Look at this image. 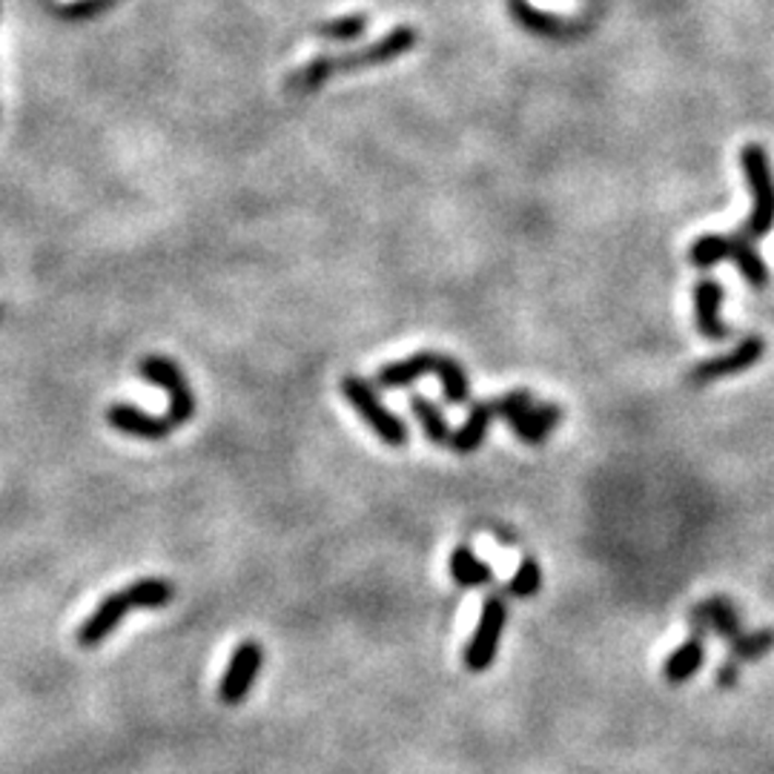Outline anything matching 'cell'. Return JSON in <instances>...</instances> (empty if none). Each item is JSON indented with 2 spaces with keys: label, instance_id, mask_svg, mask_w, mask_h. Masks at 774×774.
Masks as SVG:
<instances>
[{
  "label": "cell",
  "instance_id": "4",
  "mask_svg": "<svg viewBox=\"0 0 774 774\" xmlns=\"http://www.w3.org/2000/svg\"><path fill=\"white\" fill-rule=\"evenodd\" d=\"M505 620H508V603L502 594H491L485 597L483 611H479V622H476L474 634H471V643L465 645V668L474 671V675H483L488 668L493 666L499 652V640H502V631H505Z\"/></svg>",
  "mask_w": 774,
  "mask_h": 774
},
{
  "label": "cell",
  "instance_id": "6",
  "mask_svg": "<svg viewBox=\"0 0 774 774\" xmlns=\"http://www.w3.org/2000/svg\"><path fill=\"white\" fill-rule=\"evenodd\" d=\"M261 666H264V648H261V643H255V640L238 643L236 652L230 654V663H227V671H224L222 677V686H218L222 703H245V698L250 694V689H253L255 677L261 675Z\"/></svg>",
  "mask_w": 774,
  "mask_h": 774
},
{
  "label": "cell",
  "instance_id": "15",
  "mask_svg": "<svg viewBox=\"0 0 774 774\" xmlns=\"http://www.w3.org/2000/svg\"><path fill=\"white\" fill-rule=\"evenodd\" d=\"M560 422H562L560 405H537V402H534V405H531L528 410L511 425V428H514V433L520 437V442H525V445H543L545 439H548V433H551Z\"/></svg>",
  "mask_w": 774,
  "mask_h": 774
},
{
  "label": "cell",
  "instance_id": "16",
  "mask_svg": "<svg viewBox=\"0 0 774 774\" xmlns=\"http://www.w3.org/2000/svg\"><path fill=\"white\" fill-rule=\"evenodd\" d=\"M728 261L740 270V276L751 284V287H766L769 284V267L766 261L760 259V253L751 247L749 238L743 233L728 236Z\"/></svg>",
  "mask_w": 774,
  "mask_h": 774
},
{
  "label": "cell",
  "instance_id": "23",
  "mask_svg": "<svg viewBox=\"0 0 774 774\" xmlns=\"http://www.w3.org/2000/svg\"><path fill=\"white\" fill-rule=\"evenodd\" d=\"M539 588H543V568H539V562L534 560V557H522L520 568H516V574L508 580L505 591L516 599H528L537 597Z\"/></svg>",
  "mask_w": 774,
  "mask_h": 774
},
{
  "label": "cell",
  "instance_id": "5",
  "mask_svg": "<svg viewBox=\"0 0 774 774\" xmlns=\"http://www.w3.org/2000/svg\"><path fill=\"white\" fill-rule=\"evenodd\" d=\"M139 376L146 382L158 384L167 393V419L172 428H181L195 416V396H192L190 382H187L176 361L167 359V356H146L139 365Z\"/></svg>",
  "mask_w": 774,
  "mask_h": 774
},
{
  "label": "cell",
  "instance_id": "7",
  "mask_svg": "<svg viewBox=\"0 0 774 774\" xmlns=\"http://www.w3.org/2000/svg\"><path fill=\"white\" fill-rule=\"evenodd\" d=\"M130 611L132 603L127 591H112V594H107L104 603L81 622V629H78L75 634L78 645H81V648H98V645L121 626L123 617Z\"/></svg>",
  "mask_w": 774,
  "mask_h": 774
},
{
  "label": "cell",
  "instance_id": "17",
  "mask_svg": "<svg viewBox=\"0 0 774 774\" xmlns=\"http://www.w3.org/2000/svg\"><path fill=\"white\" fill-rule=\"evenodd\" d=\"M451 576L460 588H483L493 580V568L479 560L471 545H456L451 553Z\"/></svg>",
  "mask_w": 774,
  "mask_h": 774
},
{
  "label": "cell",
  "instance_id": "3",
  "mask_svg": "<svg viewBox=\"0 0 774 774\" xmlns=\"http://www.w3.org/2000/svg\"><path fill=\"white\" fill-rule=\"evenodd\" d=\"M342 393H345V400L353 405V410L361 416V422L368 425L376 437L382 439L384 445L391 448L407 445L410 430H407L405 419H400V416L393 414L391 407L379 400V393L373 391V384H370L368 379H361V376L356 373H347L345 379H342Z\"/></svg>",
  "mask_w": 774,
  "mask_h": 774
},
{
  "label": "cell",
  "instance_id": "8",
  "mask_svg": "<svg viewBox=\"0 0 774 774\" xmlns=\"http://www.w3.org/2000/svg\"><path fill=\"white\" fill-rule=\"evenodd\" d=\"M760 356H763V342H760L758 336L743 338L735 350L723 353V356H714V359L700 361L698 368L691 370V382L705 384V382H714V379H726V376L746 373V370L758 365Z\"/></svg>",
  "mask_w": 774,
  "mask_h": 774
},
{
  "label": "cell",
  "instance_id": "18",
  "mask_svg": "<svg viewBox=\"0 0 774 774\" xmlns=\"http://www.w3.org/2000/svg\"><path fill=\"white\" fill-rule=\"evenodd\" d=\"M433 373L439 376L442 396H445L448 405H468L471 402V379H468V370L462 368L460 361L453 359V356H442V353H439Z\"/></svg>",
  "mask_w": 774,
  "mask_h": 774
},
{
  "label": "cell",
  "instance_id": "10",
  "mask_svg": "<svg viewBox=\"0 0 774 774\" xmlns=\"http://www.w3.org/2000/svg\"><path fill=\"white\" fill-rule=\"evenodd\" d=\"M689 617L694 634L705 636V631H714V634L726 636V640H735V636L743 631L740 614L731 606V599L723 597V594H714V597L698 603V606L689 611Z\"/></svg>",
  "mask_w": 774,
  "mask_h": 774
},
{
  "label": "cell",
  "instance_id": "14",
  "mask_svg": "<svg viewBox=\"0 0 774 774\" xmlns=\"http://www.w3.org/2000/svg\"><path fill=\"white\" fill-rule=\"evenodd\" d=\"M705 663V645H703V634H691L686 643H680L675 652L668 654L666 666H663V677H666L671 686H682L689 682L691 677L698 675L700 668Z\"/></svg>",
  "mask_w": 774,
  "mask_h": 774
},
{
  "label": "cell",
  "instance_id": "26",
  "mask_svg": "<svg viewBox=\"0 0 774 774\" xmlns=\"http://www.w3.org/2000/svg\"><path fill=\"white\" fill-rule=\"evenodd\" d=\"M737 680H740V663L728 657L726 663H723V666L717 668V682H721L723 689H731V686H735Z\"/></svg>",
  "mask_w": 774,
  "mask_h": 774
},
{
  "label": "cell",
  "instance_id": "2",
  "mask_svg": "<svg viewBox=\"0 0 774 774\" xmlns=\"http://www.w3.org/2000/svg\"><path fill=\"white\" fill-rule=\"evenodd\" d=\"M740 164H743L746 181L751 190V215L740 227L746 238H766L774 227V176L769 153L760 144H746L740 153Z\"/></svg>",
  "mask_w": 774,
  "mask_h": 774
},
{
  "label": "cell",
  "instance_id": "19",
  "mask_svg": "<svg viewBox=\"0 0 774 774\" xmlns=\"http://www.w3.org/2000/svg\"><path fill=\"white\" fill-rule=\"evenodd\" d=\"M410 410H414V416L419 419V425H422L425 437H428L430 445H448L451 442V425H448L445 414H442V407L437 405V402H430L428 396H416V393H410Z\"/></svg>",
  "mask_w": 774,
  "mask_h": 774
},
{
  "label": "cell",
  "instance_id": "21",
  "mask_svg": "<svg viewBox=\"0 0 774 774\" xmlns=\"http://www.w3.org/2000/svg\"><path fill=\"white\" fill-rule=\"evenodd\" d=\"M774 648V631L763 629V631H740L735 640H728V654L737 663H746V659H760L766 657Z\"/></svg>",
  "mask_w": 774,
  "mask_h": 774
},
{
  "label": "cell",
  "instance_id": "12",
  "mask_svg": "<svg viewBox=\"0 0 774 774\" xmlns=\"http://www.w3.org/2000/svg\"><path fill=\"white\" fill-rule=\"evenodd\" d=\"M439 353L433 350H419L414 356L400 361H388L382 368L376 370L373 384L376 388H384V391H400V388H410L414 382H419L422 376L433 373L437 368Z\"/></svg>",
  "mask_w": 774,
  "mask_h": 774
},
{
  "label": "cell",
  "instance_id": "11",
  "mask_svg": "<svg viewBox=\"0 0 774 774\" xmlns=\"http://www.w3.org/2000/svg\"><path fill=\"white\" fill-rule=\"evenodd\" d=\"M694 322H698V330L705 338L712 342H721V338L728 336V328L723 322V299H726V290L721 284L712 282V278H703L694 287Z\"/></svg>",
  "mask_w": 774,
  "mask_h": 774
},
{
  "label": "cell",
  "instance_id": "22",
  "mask_svg": "<svg viewBox=\"0 0 774 774\" xmlns=\"http://www.w3.org/2000/svg\"><path fill=\"white\" fill-rule=\"evenodd\" d=\"M689 261L700 270H708L714 264H721V261H728V236H717V233L700 236L689 247Z\"/></svg>",
  "mask_w": 774,
  "mask_h": 774
},
{
  "label": "cell",
  "instance_id": "24",
  "mask_svg": "<svg viewBox=\"0 0 774 774\" xmlns=\"http://www.w3.org/2000/svg\"><path fill=\"white\" fill-rule=\"evenodd\" d=\"M365 26H368V17L365 15H345L336 17V21H328V24L322 26H315V32L328 40H353L359 38Z\"/></svg>",
  "mask_w": 774,
  "mask_h": 774
},
{
  "label": "cell",
  "instance_id": "20",
  "mask_svg": "<svg viewBox=\"0 0 774 774\" xmlns=\"http://www.w3.org/2000/svg\"><path fill=\"white\" fill-rule=\"evenodd\" d=\"M123 591L130 594L132 608H146V611L167 608L172 597H176V585L169 583V580H162V576H144V580H135Z\"/></svg>",
  "mask_w": 774,
  "mask_h": 774
},
{
  "label": "cell",
  "instance_id": "13",
  "mask_svg": "<svg viewBox=\"0 0 774 774\" xmlns=\"http://www.w3.org/2000/svg\"><path fill=\"white\" fill-rule=\"evenodd\" d=\"M493 419H497L493 402H476V405L471 407V414L465 416V422L451 433V442H448V445L460 453V456H468V453L479 451Z\"/></svg>",
  "mask_w": 774,
  "mask_h": 774
},
{
  "label": "cell",
  "instance_id": "25",
  "mask_svg": "<svg viewBox=\"0 0 774 774\" xmlns=\"http://www.w3.org/2000/svg\"><path fill=\"white\" fill-rule=\"evenodd\" d=\"M531 405H534L531 393L525 391V388H516V391H508L505 396H499V400L493 402V410H497L499 419H505L508 425H514Z\"/></svg>",
  "mask_w": 774,
  "mask_h": 774
},
{
  "label": "cell",
  "instance_id": "1",
  "mask_svg": "<svg viewBox=\"0 0 774 774\" xmlns=\"http://www.w3.org/2000/svg\"><path fill=\"white\" fill-rule=\"evenodd\" d=\"M416 44V29L410 26H396L391 29L384 38H379L370 47L353 49V52L345 55H319L313 61L301 63L299 70H293V75L284 81V86L290 93H307L313 86L324 84L333 75H342V72H359L368 70V67H379V63H391L396 58H402L405 52H410Z\"/></svg>",
  "mask_w": 774,
  "mask_h": 774
},
{
  "label": "cell",
  "instance_id": "9",
  "mask_svg": "<svg viewBox=\"0 0 774 774\" xmlns=\"http://www.w3.org/2000/svg\"><path fill=\"white\" fill-rule=\"evenodd\" d=\"M107 422L116 430H121V433H127V437L144 439V442H162V439H167L176 430L169 425L167 416L146 414L139 405H127V402L109 405Z\"/></svg>",
  "mask_w": 774,
  "mask_h": 774
}]
</instances>
